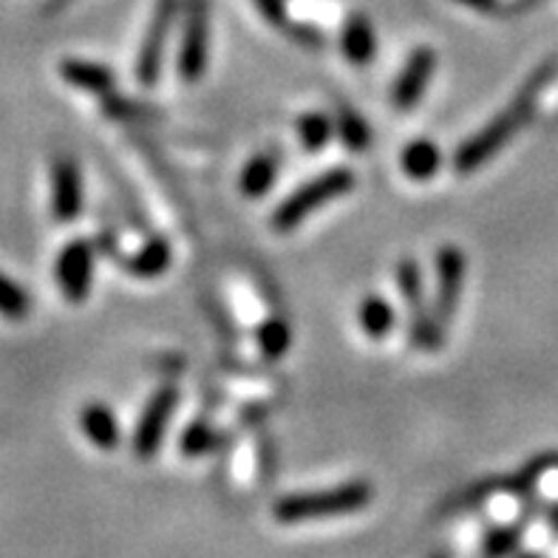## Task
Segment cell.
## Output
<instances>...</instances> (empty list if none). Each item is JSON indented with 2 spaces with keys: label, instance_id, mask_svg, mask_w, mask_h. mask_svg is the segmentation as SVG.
Instances as JSON below:
<instances>
[{
  "label": "cell",
  "instance_id": "obj_16",
  "mask_svg": "<svg viewBox=\"0 0 558 558\" xmlns=\"http://www.w3.org/2000/svg\"><path fill=\"white\" fill-rule=\"evenodd\" d=\"M170 262H173V253H170V244L165 239H150L145 241L140 250H136L131 258L125 262V269L134 278H159L168 272Z\"/></svg>",
  "mask_w": 558,
  "mask_h": 558
},
{
  "label": "cell",
  "instance_id": "obj_9",
  "mask_svg": "<svg viewBox=\"0 0 558 558\" xmlns=\"http://www.w3.org/2000/svg\"><path fill=\"white\" fill-rule=\"evenodd\" d=\"M434 69H437V54H434L432 46H417L411 51L400 77H397L395 92H391V102H395L397 111H411L417 106L428 83H432Z\"/></svg>",
  "mask_w": 558,
  "mask_h": 558
},
{
  "label": "cell",
  "instance_id": "obj_7",
  "mask_svg": "<svg viewBox=\"0 0 558 558\" xmlns=\"http://www.w3.org/2000/svg\"><path fill=\"white\" fill-rule=\"evenodd\" d=\"M179 3L177 0H159V7L154 12V21L148 26V35L142 40L140 57H136V80L142 88H154L162 74V60H165V43L170 35V23L177 17Z\"/></svg>",
  "mask_w": 558,
  "mask_h": 558
},
{
  "label": "cell",
  "instance_id": "obj_5",
  "mask_svg": "<svg viewBox=\"0 0 558 558\" xmlns=\"http://www.w3.org/2000/svg\"><path fill=\"white\" fill-rule=\"evenodd\" d=\"M57 287L63 292L65 301L83 304L94 283V244L85 239L69 241L54 264Z\"/></svg>",
  "mask_w": 558,
  "mask_h": 558
},
{
  "label": "cell",
  "instance_id": "obj_24",
  "mask_svg": "<svg viewBox=\"0 0 558 558\" xmlns=\"http://www.w3.org/2000/svg\"><path fill=\"white\" fill-rule=\"evenodd\" d=\"M216 442H219L216 428H213L210 423H205V420H196V423H191L187 428H184L182 442H179V446H182L184 457H202V453L210 451Z\"/></svg>",
  "mask_w": 558,
  "mask_h": 558
},
{
  "label": "cell",
  "instance_id": "obj_23",
  "mask_svg": "<svg viewBox=\"0 0 558 558\" xmlns=\"http://www.w3.org/2000/svg\"><path fill=\"white\" fill-rule=\"evenodd\" d=\"M411 347L420 349V352H437L442 347V329L446 326L439 324L437 315H428V312H417L411 315Z\"/></svg>",
  "mask_w": 558,
  "mask_h": 558
},
{
  "label": "cell",
  "instance_id": "obj_19",
  "mask_svg": "<svg viewBox=\"0 0 558 558\" xmlns=\"http://www.w3.org/2000/svg\"><path fill=\"white\" fill-rule=\"evenodd\" d=\"M397 290L403 295L405 306L411 310V315L423 312V269L414 258H403L397 264Z\"/></svg>",
  "mask_w": 558,
  "mask_h": 558
},
{
  "label": "cell",
  "instance_id": "obj_1",
  "mask_svg": "<svg viewBox=\"0 0 558 558\" xmlns=\"http://www.w3.org/2000/svg\"><path fill=\"white\" fill-rule=\"evenodd\" d=\"M553 71H556L553 63L536 69V74L524 83L522 92L517 94V99L502 113H496L488 125L480 128L474 136H468L462 142L457 154H453V168H457V173H474L482 165H488L513 140L519 128L533 117V106H536L538 94L545 92V85L553 80Z\"/></svg>",
  "mask_w": 558,
  "mask_h": 558
},
{
  "label": "cell",
  "instance_id": "obj_21",
  "mask_svg": "<svg viewBox=\"0 0 558 558\" xmlns=\"http://www.w3.org/2000/svg\"><path fill=\"white\" fill-rule=\"evenodd\" d=\"M32 312V298H28L26 287H21L17 281L0 269V315L9 320H23Z\"/></svg>",
  "mask_w": 558,
  "mask_h": 558
},
{
  "label": "cell",
  "instance_id": "obj_27",
  "mask_svg": "<svg viewBox=\"0 0 558 558\" xmlns=\"http://www.w3.org/2000/svg\"><path fill=\"white\" fill-rule=\"evenodd\" d=\"M292 32H295L298 40L306 43V46H318V43H324V35H320L315 26H295Z\"/></svg>",
  "mask_w": 558,
  "mask_h": 558
},
{
  "label": "cell",
  "instance_id": "obj_2",
  "mask_svg": "<svg viewBox=\"0 0 558 558\" xmlns=\"http://www.w3.org/2000/svg\"><path fill=\"white\" fill-rule=\"evenodd\" d=\"M372 502V485L363 480L347 482L338 488L306 490V494L281 496L272 508V517L281 524L310 522V519H329L357 513Z\"/></svg>",
  "mask_w": 558,
  "mask_h": 558
},
{
  "label": "cell",
  "instance_id": "obj_4",
  "mask_svg": "<svg viewBox=\"0 0 558 558\" xmlns=\"http://www.w3.org/2000/svg\"><path fill=\"white\" fill-rule=\"evenodd\" d=\"M210 54V26H207L205 0H193L187 21H184L182 40H179L177 69L184 83H198L207 71Z\"/></svg>",
  "mask_w": 558,
  "mask_h": 558
},
{
  "label": "cell",
  "instance_id": "obj_15",
  "mask_svg": "<svg viewBox=\"0 0 558 558\" xmlns=\"http://www.w3.org/2000/svg\"><path fill=\"white\" fill-rule=\"evenodd\" d=\"M278 177V154L276 150H264V154L253 156L239 177V191L241 196L247 198H262L269 193V187L276 184Z\"/></svg>",
  "mask_w": 558,
  "mask_h": 558
},
{
  "label": "cell",
  "instance_id": "obj_3",
  "mask_svg": "<svg viewBox=\"0 0 558 558\" xmlns=\"http://www.w3.org/2000/svg\"><path fill=\"white\" fill-rule=\"evenodd\" d=\"M354 184H357V179H354V173L349 168L326 170V173L310 179V182L301 184L295 193H290V196L283 198L269 221H272V227H276L278 233H292L301 221L310 219L312 213H318L320 207L335 202V198L352 193Z\"/></svg>",
  "mask_w": 558,
  "mask_h": 558
},
{
  "label": "cell",
  "instance_id": "obj_6",
  "mask_svg": "<svg viewBox=\"0 0 558 558\" xmlns=\"http://www.w3.org/2000/svg\"><path fill=\"white\" fill-rule=\"evenodd\" d=\"M177 403L179 391L173 386H165V389H159L148 400L140 423H136L134 439H131V446H134V453L140 460H150L162 448L165 432H168V423L173 417V411H177Z\"/></svg>",
  "mask_w": 558,
  "mask_h": 558
},
{
  "label": "cell",
  "instance_id": "obj_10",
  "mask_svg": "<svg viewBox=\"0 0 558 558\" xmlns=\"http://www.w3.org/2000/svg\"><path fill=\"white\" fill-rule=\"evenodd\" d=\"M83 210V177L71 156H57L51 165V213L57 221H74Z\"/></svg>",
  "mask_w": 558,
  "mask_h": 558
},
{
  "label": "cell",
  "instance_id": "obj_8",
  "mask_svg": "<svg viewBox=\"0 0 558 558\" xmlns=\"http://www.w3.org/2000/svg\"><path fill=\"white\" fill-rule=\"evenodd\" d=\"M462 283H465V253L453 244L439 247L437 253V301L434 315L442 326L451 324L457 304H460Z\"/></svg>",
  "mask_w": 558,
  "mask_h": 558
},
{
  "label": "cell",
  "instance_id": "obj_17",
  "mask_svg": "<svg viewBox=\"0 0 558 558\" xmlns=\"http://www.w3.org/2000/svg\"><path fill=\"white\" fill-rule=\"evenodd\" d=\"M357 320H361L363 332L368 335V338H386V335L395 329V310H391V304L386 301V298L380 295H366L361 301V306H357Z\"/></svg>",
  "mask_w": 558,
  "mask_h": 558
},
{
  "label": "cell",
  "instance_id": "obj_28",
  "mask_svg": "<svg viewBox=\"0 0 558 558\" xmlns=\"http://www.w3.org/2000/svg\"><path fill=\"white\" fill-rule=\"evenodd\" d=\"M457 3H462V7H468V9H474V12H485V14H490L499 9V0H457Z\"/></svg>",
  "mask_w": 558,
  "mask_h": 558
},
{
  "label": "cell",
  "instance_id": "obj_11",
  "mask_svg": "<svg viewBox=\"0 0 558 558\" xmlns=\"http://www.w3.org/2000/svg\"><path fill=\"white\" fill-rule=\"evenodd\" d=\"M60 77L69 85L80 88V92L99 94V97H111L117 77L113 71L102 63H92V60H80V57H69L60 63Z\"/></svg>",
  "mask_w": 558,
  "mask_h": 558
},
{
  "label": "cell",
  "instance_id": "obj_22",
  "mask_svg": "<svg viewBox=\"0 0 558 558\" xmlns=\"http://www.w3.org/2000/svg\"><path fill=\"white\" fill-rule=\"evenodd\" d=\"M338 131L343 145H347L349 150H354V154H361V150H366L368 145H372V131H368L366 120H363L357 111H352V108L340 106Z\"/></svg>",
  "mask_w": 558,
  "mask_h": 558
},
{
  "label": "cell",
  "instance_id": "obj_13",
  "mask_svg": "<svg viewBox=\"0 0 558 558\" xmlns=\"http://www.w3.org/2000/svg\"><path fill=\"white\" fill-rule=\"evenodd\" d=\"M340 49H343V54H347L352 65H368L375 60L377 35L368 17H363V14L349 17V23L343 26V35H340Z\"/></svg>",
  "mask_w": 558,
  "mask_h": 558
},
{
  "label": "cell",
  "instance_id": "obj_25",
  "mask_svg": "<svg viewBox=\"0 0 558 558\" xmlns=\"http://www.w3.org/2000/svg\"><path fill=\"white\" fill-rule=\"evenodd\" d=\"M255 7H258V12H262L269 23L287 26V3H283V0H255Z\"/></svg>",
  "mask_w": 558,
  "mask_h": 558
},
{
  "label": "cell",
  "instance_id": "obj_12",
  "mask_svg": "<svg viewBox=\"0 0 558 558\" xmlns=\"http://www.w3.org/2000/svg\"><path fill=\"white\" fill-rule=\"evenodd\" d=\"M80 428H83L85 439L94 442L102 451L120 446V420L113 417V411L106 403H88L80 411Z\"/></svg>",
  "mask_w": 558,
  "mask_h": 558
},
{
  "label": "cell",
  "instance_id": "obj_18",
  "mask_svg": "<svg viewBox=\"0 0 558 558\" xmlns=\"http://www.w3.org/2000/svg\"><path fill=\"white\" fill-rule=\"evenodd\" d=\"M292 347V329L290 324L281 318V315H272L262 324L258 329V349L267 361H278L283 354L290 352Z\"/></svg>",
  "mask_w": 558,
  "mask_h": 558
},
{
  "label": "cell",
  "instance_id": "obj_20",
  "mask_svg": "<svg viewBox=\"0 0 558 558\" xmlns=\"http://www.w3.org/2000/svg\"><path fill=\"white\" fill-rule=\"evenodd\" d=\"M332 120L320 111H310L298 120V136H301V145H304L310 154L326 148L329 140H332Z\"/></svg>",
  "mask_w": 558,
  "mask_h": 558
},
{
  "label": "cell",
  "instance_id": "obj_14",
  "mask_svg": "<svg viewBox=\"0 0 558 558\" xmlns=\"http://www.w3.org/2000/svg\"><path fill=\"white\" fill-rule=\"evenodd\" d=\"M439 165H442V150L437 148V142L432 140H414L409 142L400 154V168L414 182H425V179L437 177Z\"/></svg>",
  "mask_w": 558,
  "mask_h": 558
},
{
  "label": "cell",
  "instance_id": "obj_26",
  "mask_svg": "<svg viewBox=\"0 0 558 558\" xmlns=\"http://www.w3.org/2000/svg\"><path fill=\"white\" fill-rule=\"evenodd\" d=\"M517 536H519V531H499L496 533V536H490V542H488V556L490 558H499V556H505V553L510 550V547H513V542H517Z\"/></svg>",
  "mask_w": 558,
  "mask_h": 558
}]
</instances>
